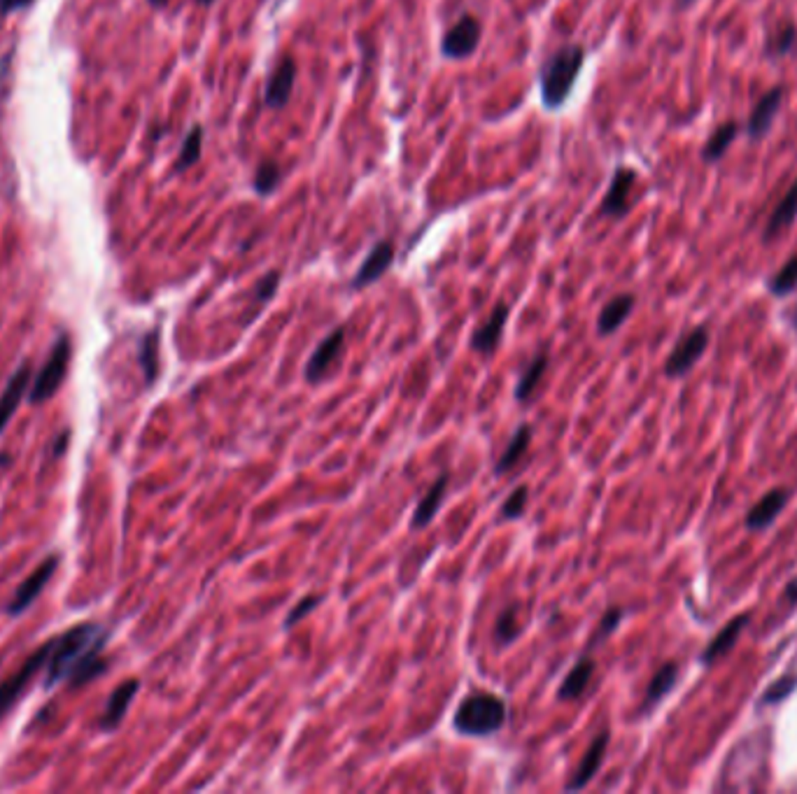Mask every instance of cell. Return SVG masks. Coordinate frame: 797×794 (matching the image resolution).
<instances>
[{
    "label": "cell",
    "instance_id": "obj_1",
    "mask_svg": "<svg viewBox=\"0 0 797 794\" xmlns=\"http://www.w3.org/2000/svg\"><path fill=\"white\" fill-rule=\"evenodd\" d=\"M105 641L108 631H103L98 624H77L61 636L51 638L44 664V685L51 687L61 681L84 685L94 681L105 671V659L101 657Z\"/></svg>",
    "mask_w": 797,
    "mask_h": 794
},
{
    "label": "cell",
    "instance_id": "obj_2",
    "mask_svg": "<svg viewBox=\"0 0 797 794\" xmlns=\"http://www.w3.org/2000/svg\"><path fill=\"white\" fill-rule=\"evenodd\" d=\"M585 64V50L581 44H564L555 54L546 58L541 68V103L546 110H560L569 101L574 84L581 75V68Z\"/></svg>",
    "mask_w": 797,
    "mask_h": 794
},
{
    "label": "cell",
    "instance_id": "obj_3",
    "mask_svg": "<svg viewBox=\"0 0 797 794\" xmlns=\"http://www.w3.org/2000/svg\"><path fill=\"white\" fill-rule=\"evenodd\" d=\"M507 704L490 692H474L464 697L453 725L464 736H490L507 725Z\"/></svg>",
    "mask_w": 797,
    "mask_h": 794
},
{
    "label": "cell",
    "instance_id": "obj_4",
    "mask_svg": "<svg viewBox=\"0 0 797 794\" xmlns=\"http://www.w3.org/2000/svg\"><path fill=\"white\" fill-rule=\"evenodd\" d=\"M70 361V341L68 335H61L57 341V345L51 347L50 357L44 361V366L40 368L38 378L31 385V394H28V401L31 404H44L50 401L54 394L58 391L61 382L66 378V371H68Z\"/></svg>",
    "mask_w": 797,
    "mask_h": 794
},
{
    "label": "cell",
    "instance_id": "obj_5",
    "mask_svg": "<svg viewBox=\"0 0 797 794\" xmlns=\"http://www.w3.org/2000/svg\"><path fill=\"white\" fill-rule=\"evenodd\" d=\"M483 38V26L474 14H462L441 38V54L453 61H464L478 50Z\"/></svg>",
    "mask_w": 797,
    "mask_h": 794
},
{
    "label": "cell",
    "instance_id": "obj_6",
    "mask_svg": "<svg viewBox=\"0 0 797 794\" xmlns=\"http://www.w3.org/2000/svg\"><path fill=\"white\" fill-rule=\"evenodd\" d=\"M47 655H50V644H44L43 648L35 650V652H33V655L28 657L10 678H5V681L0 682V718L17 704V699L26 692V687L31 685L40 668H44Z\"/></svg>",
    "mask_w": 797,
    "mask_h": 794
},
{
    "label": "cell",
    "instance_id": "obj_7",
    "mask_svg": "<svg viewBox=\"0 0 797 794\" xmlns=\"http://www.w3.org/2000/svg\"><path fill=\"white\" fill-rule=\"evenodd\" d=\"M297 61L290 57H282L275 64V68L268 73L264 87V105L273 112H278L290 103L294 94V84H297Z\"/></svg>",
    "mask_w": 797,
    "mask_h": 794
},
{
    "label": "cell",
    "instance_id": "obj_8",
    "mask_svg": "<svg viewBox=\"0 0 797 794\" xmlns=\"http://www.w3.org/2000/svg\"><path fill=\"white\" fill-rule=\"evenodd\" d=\"M707 345H708L707 327H697L695 331H690V334L685 335V338H681V343L674 347V352L669 354V359L664 364V373H667L669 378H681V375H685L697 361L702 359V354L707 352Z\"/></svg>",
    "mask_w": 797,
    "mask_h": 794
},
{
    "label": "cell",
    "instance_id": "obj_9",
    "mask_svg": "<svg viewBox=\"0 0 797 794\" xmlns=\"http://www.w3.org/2000/svg\"><path fill=\"white\" fill-rule=\"evenodd\" d=\"M634 182H637V173L627 166H618L611 177L607 196L601 201V215L611 217V220L625 217L630 212V196H632Z\"/></svg>",
    "mask_w": 797,
    "mask_h": 794
},
{
    "label": "cell",
    "instance_id": "obj_10",
    "mask_svg": "<svg viewBox=\"0 0 797 794\" xmlns=\"http://www.w3.org/2000/svg\"><path fill=\"white\" fill-rule=\"evenodd\" d=\"M57 567H58V557H54V555L47 557V559H44L43 564H40V567L24 580V582H21L19 590H17V594L12 597V601L7 604V615H19V613H24L26 608H28L33 601H35V597L43 592V587L50 582V578L54 575Z\"/></svg>",
    "mask_w": 797,
    "mask_h": 794
},
{
    "label": "cell",
    "instance_id": "obj_11",
    "mask_svg": "<svg viewBox=\"0 0 797 794\" xmlns=\"http://www.w3.org/2000/svg\"><path fill=\"white\" fill-rule=\"evenodd\" d=\"M343 343H345V328L338 327L315 347V352H313V357L306 364V380L308 382L315 385V382H320L327 375V371L334 366V361L341 357Z\"/></svg>",
    "mask_w": 797,
    "mask_h": 794
},
{
    "label": "cell",
    "instance_id": "obj_12",
    "mask_svg": "<svg viewBox=\"0 0 797 794\" xmlns=\"http://www.w3.org/2000/svg\"><path fill=\"white\" fill-rule=\"evenodd\" d=\"M392 261H394L392 243H390V240H380V243H375L374 250H371V252L367 254V258H364V264L360 266V271L354 273L350 287H352V289H364L368 284H374L375 280H380L387 271H390Z\"/></svg>",
    "mask_w": 797,
    "mask_h": 794
},
{
    "label": "cell",
    "instance_id": "obj_13",
    "mask_svg": "<svg viewBox=\"0 0 797 794\" xmlns=\"http://www.w3.org/2000/svg\"><path fill=\"white\" fill-rule=\"evenodd\" d=\"M784 87H774L767 94H762V98L755 103V108H753L751 117L747 121V133L753 140L765 138L767 131L772 128L778 110H781V103H784Z\"/></svg>",
    "mask_w": 797,
    "mask_h": 794
},
{
    "label": "cell",
    "instance_id": "obj_14",
    "mask_svg": "<svg viewBox=\"0 0 797 794\" xmlns=\"http://www.w3.org/2000/svg\"><path fill=\"white\" fill-rule=\"evenodd\" d=\"M507 320H508V305L507 303H497L492 310V315L487 317L485 322L476 328V334L471 335V350L481 354H492L494 347L499 345L504 327H507Z\"/></svg>",
    "mask_w": 797,
    "mask_h": 794
},
{
    "label": "cell",
    "instance_id": "obj_15",
    "mask_svg": "<svg viewBox=\"0 0 797 794\" xmlns=\"http://www.w3.org/2000/svg\"><path fill=\"white\" fill-rule=\"evenodd\" d=\"M607 748H608V731L604 729L601 734H597L595 741L590 744V748L585 751V755H583L581 764H578V769L574 771L571 781L567 782V790H569V792L583 790L592 778H595L601 762H604V752H607Z\"/></svg>",
    "mask_w": 797,
    "mask_h": 794
},
{
    "label": "cell",
    "instance_id": "obj_16",
    "mask_svg": "<svg viewBox=\"0 0 797 794\" xmlns=\"http://www.w3.org/2000/svg\"><path fill=\"white\" fill-rule=\"evenodd\" d=\"M797 217V180L788 187V191L784 194V198L778 201V205L774 208V212L770 215L767 220V227H765V234L762 238L770 243V240L778 238V235L784 234L791 228V224L795 221Z\"/></svg>",
    "mask_w": 797,
    "mask_h": 794
},
{
    "label": "cell",
    "instance_id": "obj_17",
    "mask_svg": "<svg viewBox=\"0 0 797 794\" xmlns=\"http://www.w3.org/2000/svg\"><path fill=\"white\" fill-rule=\"evenodd\" d=\"M138 681H124L112 694H110L108 699V706L103 711L101 715V727L103 729H114V727H120V722L124 720L127 715L128 706H131L133 697L138 694Z\"/></svg>",
    "mask_w": 797,
    "mask_h": 794
},
{
    "label": "cell",
    "instance_id": "obj_18",
    "mask_svg": "<svg viewBox=\"0 0 797 794\" xmlns=\"http://www.w3.org/2000/svg\"><path fill=\"white\" fill-rule=\"evenodd\" d=\"M28 385H31V371H28V366H24V368L14 373L5 389H3V394H0V431L5 429L7 422L12 420L14 410L19 405Z\"/></svg>",
    "mask_w": 797,
    "mask_h": 794
},
{
    "label": "cell",
    "instance_id": "obj_19",
    "mask_svg": "<svg viewBox=\"0 0 797 794\" xmlns=\"http://www.w3.org/2000/svg\"><path fill=\"white\" fill-rule=\"evenodd\" d=\"M785 501H788V492L785 490H772L767 492L765 497L760 498L758 504L753 505L747 515V527L748 529H762L767 524H772L777 520V515L784 511Z\"/></svg>",
    "mask_w": 797,
    "mask_h": 794
},
{
    "label": "cell",
    "instance_id": "obj_20",
    "mask_svg": "<svg viewBox=\"0 0 797 794\" xmlns=\"http://www.w3.org/2000/svg\"><path fill=\"white\" fill-rule=\"evenodd\" d=\"M595 674V662H592V657H581L578 662L574 664L567 678L562 681L560 690H557V699L560 701H574L578 699L583 692H585V687H588L590 678Z\"/></svg>",
    "mask_w": 797,
    "mask_h": 794
},
{
    "label": "cell",
    "instance_id": "obj_21",
    "mask_svg": "<svg viewBox=\"0 0 797 794\" xmlns=\"http://www.w3.org/2000/svg\"><path fill=\"white\" fill-rule=\"evenodd\" d=\"M634 308V297L632 294H620V297L611 298V301L601 308L600 320H597V331L601 335H611L614 331H618L623 327L630 312Z\"/></svg>",
    "mask_w": 797,
    "mask_h": 794
},
{
    "label": "cell",
    "instance_id": "obj_22",
    "mask_svg": "<svg viewBox=\"0 0 797 794\" xmlns=\"http://www.w3.org/2000/svg\"><path fill=\"white\" fill-rule=\"evenodd\" d=\"M445 487H448V475H441V478H437V482L429 487V492L424 494V498L418 504L415 513H413L411 529H424L427 524H431V520L437 517L438 508H441V504H443Z\"/></svg>",
    "mask_w": 797,
    "mask_h": 794
},
{
    "label": "cell",
    "instance_id": "obj_23",
    "mask_svg": "<svg viewBox=\"0 0 797 794\" xmlns=\"http://www.w3.org/2000/svg\"><path fill=\"white\" fill-rule=\"evenodd\" d=\"M748 620H751V615H739V618H734L732 622H730L728 627H725V629H723L721 634H718V636H716L714 641L707 645V650H704V655H702V662L714 664L718 657H723L725 652H730L732 645L737 644V638L741 636L744 627L748 624Z\"/></svg>",
    "mask_w": 797,
    "mask_h": 794
},
{
    "label": "cell",
    "instance_id": "obj_24",
    "mask_svg": "<svg viewBox=\"0 0 797 794\" xmlns=\"http://www.w3.org/2000/svg\"><path fill=\"white\" fill-rule=\"evenodd\" d=\"M530 441H531V427L530 424H520L518 429H515V434L511 436V443L507 445V450H504L499 459H497L494 473H497V475H504L507 471H511V468L518 464L520 457L527 452Z\"/></svg>",
    "mask_w": 797,
    "mask_h": 794
},
{
    "label": "cell",
    "instance_id": "obj_25",
    "mask_svg": "<svg viewBox=\"0 0 797 794\" xmlns=\"http://www.w3.org/2000/svg\"><path fill=\"white\" fill-rule=\"evenodd\" d=\"M737 133H739V124H737V121H728V124H723V127L716 128V133L707 140V145H704L702 150L704 161H707V164L721 161V158L725 157V151H728L730 145L734 143V138H737Z\"/></svg>",
    "mask_w": 797,
    "mask_h": 794
},
{
    "label": "cell",
    "instance_id": "obj_26",
    "mask_svg": "<svg viewBox=\"0 0 797 794\" xmlns=\"http://www.w3.org/2000/svg\"><path fill=\"white\" fill-rule=\"evenodd\" d=\"M282 168H280L278 161H273V158H264L259 166H257V171H254L252 177V189L254 194L266 198V196L275 194L280 184H282Z\"/></svg>",
    "mask_w": 797,
    "mask_h": 794
},
{
    "label": "cell",
    "instance_id": "obj_27",
    "mask_svg": "<svg viewBox=\"0 0 797 794\" xmlns=\"http://www.w3.org/2000/svg\"><path fill=\"white\" fill-rule=\"evenodd\" d=\"M201 151H203V127L201 124H194V127L187 131L184 135V143L180 147V154H177V161L173 166V171L175 173H182L187 171L190 166L198 164L201 161Z\"/></svg>",
    "mask_w": 797,
    "mask_h": 794
},
{
    "label": "cell",
    "instance_id": "obj_28",
    "mask_svg": "<svg viewBox=\"0 0 797 794\" xmlns=\"http://www.w3.org/2000/svg\"><path fill=\"white\" fill-rule=\"evenodd\" d=\"M546 368H548V354L538 352L537 357L530 361L525 373L520 375L518 387H515V398H518V401H527V398L534 394L537 385L541 382V378H544Z\"/></svg>",
    "mask_w": 797,
    "mask_h": 794
},
{
    "label": "cell",
    "instance_id": "obj_29",
    "mask_svg": "<svg viewBox=\"0 0 797 794\" xmlns=\"http://www.w3.org/2000/svg\"><path fill=\"white\" fill-rule=\"evenodd\" d=\"M678 678V667L674 662H667L658 674L651 678V685H648V692H646V708L655 706L664 694L669 692L674 682Z\"/></svg>",
    "mask_w": 797,
    "mask_h": 794
},
{
    "label": "cell",
    "instance_id": "obj_30",
    "mask_svg": "<svg viewBox=\"0 0 797 794\" xmlns=\"http://www.w3.org/2000/svg\"><path fill=\"white\" fill-rule=\"evenodd\" d=\"M520 629H522V627H520L518 622V605H508L507 611L497 618V624H494V638H497V644L499 645H507L518 638Z\"/></svg>",
    "mask_w": 797,
    "mask_h": 794
},
{
    "label": "cell",
    "instance_id": "obj_31",
    "mask_svg": "<svg viewBox=\"0 0 797 794\" xmlns=\"http://www.w3.org/2000/svg\"><path fill=\"white\" fill-rule=\"evenodd\" d=\"M795 287H797V254L793 258H788V264L770 280V291H772L774 297H785V294H791Z\"/></svg>",
    "mask_w": 797,
    "mask_h": 794
},
{
    "label": "cell",
    "instance_id": "obj_32",
    "mask_svg": "<svg viewBox=\"0 0 797 794\" xmlns=\"http://www.w3.org/2000/svg\"><path fill=\"white\" fill-rule=\"evenodd\" d=\"M157 345H159V331H152L143 338V347H140V364L145 368L147 382H152L157 378Z\"/></svg>",
    "mask_w": 797,
    "mask_h": 794
},
{
    "label": "cell",
    "instance_id": "obj_33",
    "mask_svg": "<svg viewBox=\"0 0 797 794\" xmlns=\"http://www.w3.org/2000/svg\"><path fill=\"white\" fill-rule=\"evenodd\" d=\"M527 494H530L527 485L515 487L511 492V497H508L507 501H504V505H501V517H504V520H518L527 508Z\"/></svg>",
    "mask_w": 797,
    "mask_h": 794
},
{
    "label": "cell",
    "instance_id": "obj_34",
    "mask_svg": "<svg viewBox=\"0 0 797 794\" xmlns=\"http://www.w3.org/2000/svg\"><path fill=\"white\" fill-rule=\"evenodd\" d=\"M797 687V675H784L778 678L777 682L767 687V692L762 694V704H778L781 699H785L788 694H793V690Z\"/></svg>",
    "mask_w": 797,
    "mask_h": 794
},
{
    "label": "cell",
    "instance_id": "obj_35",
    "mask_svg": "<svg viewBox=\"0 0 797 794\" xmlns=\"http://www.w3.org/2000/svg\"><path fill=\"white\" fill-rule=\"evenodd\" d=\"M795 38H797L795 26L793 24L784 26V28H781L777 35H772V40H770L767 54H772V57H784L785 51H791V47L795 44Z\"/></svg>",
    "mask_w": 797,
    "mask_h": 794
},
{
    "label": "cell",
    "instance_id": "obj_36",
    "mask_svg": "<svg viewBox=\"0 0 797 794\" xmlns=\"http://www.w3.org/2000/svg\"><path fill=\"white\" fill-rule=\"evenodd\" d=\"M278 284H280V273L278 271H268L259 282L254 284V291L252 297L257 303H268L273 297H275V291H278Z\"/></svg>",
    "mask_w": 797,
    "mask_h": 794
},
{
    "label": "cell",
    "instance_id": "obj_37",
    "mask_svg": "<svg viewBox=\"0 0 797 794\" xmlns=\"http://www.w3.org/2000/svg\"><path fill=\"white\" fill-rule=\"evenodd\" d=\"M320 601H322V597H320V594H308V597H304V599L298 601V604L294 605V608H291L290 615H287L285 629H291V627H294V624H297V622H301V620H304L306 615H310V613L315 611Z\"/></svg>",
    "mask_w": 797,
    "mask_h": 794
},
{
    "label": "cell",
    "instance_id": "obj_38",
    "mask_svg": "<svg viewBox=\"0 0 797 794\" xmlns=\"http://www.w3.org/2000/svg\"><path fill=\"white\" fill-rule=\"evenodd\" d=\"M620 620H623V611H620V608H611V611H608L607 615L601 618L600 629H597V634H595V636H592V644H590V645L595 648V645L600 644V641H604V638L611 636V634H614V631H615V627H618V624H620Z\"/></svg>",
    "mask_w": 797,
    "mask_h": 794
},
{
    "label": "cell",
    "instance_id": "obj_39",
    "mask_svg": "<svg viewBox=\"0 0 797 794\" xmlns=\"http://www.w3.org/2000/svg\"><path fill=\"white\" fill-rule=\"evenodd\" d=\"M33 0H0V17L14 12V10H21V7L31 5Z\"/></svg>",
    "mask_w": 797,
    "mask_h": 794
},
{
    "label": "cell",
    "instance_id": "obj_40",
    "mask_svg": "<svg viewBox=\"0 0 797 794\" xmlns=\"http://www.w3.org/2000/svg\"><path fill=\"white\" fill-rule=\"evenodd\" d=\"M785 599L791 601V604H795V601H797V578L791 580V582H788V587H785Z\"/></svg>",
    "mask_w": 797,
    "mask_h": 794
},
{
    "label": "cell",
    "instance_id": "obj_41",
    "mask_svg": "<svg viewBox=\"0 0 797 794\" xmlns=\"http://www.w3.org/2000/svg\"><path fill=\"white\" fill-rule=\"evenodd\" d=\"M198 5H203V7H208V5H213V3H215V0H197Z\"/></svg>",
    "mask_w": 797,
    "mask_h": 794
},
{
    "label": "cell",
    "instance_id": "obj_42",
    "mask_svg": "<svg viewBox=\"0 0 797 794\" xmlns=\"http://www.w3.org/2000/svg\"><path fill=\"white\" fill-rule=\"evenodd\" d=\"M150 3H152L154 7H161V5H166V0H150Z\"/></svg>",
    "mask_w": 797,
    "mask_h": 794
},
{
    "label": "cell",
    "instance_id": "obj_43",
    "mask_svg": "<svg viewBox=\"0 0 797 794\" xmlns=\"http://www.w3.org/2000/svg\"><path fill=\"white\" fill-rule=\"evenodd\" d=\"M693 0H678V5H690Z\"/></svg>",
    "mask_w": 797,
    "mask_h": 794
}]
</instances>
